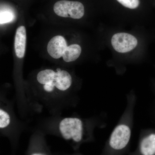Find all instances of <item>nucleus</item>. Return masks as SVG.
<instances>
[{
    "label": "nucleus",
    "instance_id": "9b49d317",
    "mask_svg": "<svg viewBox=\"0 0 155 155\" xmlns=\"http://www.w3.org/2000/svg\"><path fill=\"white\" fill-rule=\"evenodd\" d=\"M13 15L11 13L8 12H5L1 13V23H6L11 21L13 19Z\"/></svg>",
    "mask_w": 155,
    "mask_h": 155
},
{
    "label": "nucleus",
    "instance_id": "1a4fd4ad",
    "mask_svg": "<svg viewBox=\"0 0 155 155\" xmlns=\"http://www.w3.org/2000/svg\"><path fill=\"white\" fill-rule=\"evenodd\" d=\"M117 2L126 8L135 10L140 5V0H116Z\"/></svg>",
    "mask_w": 155,
    "mask_h": 155
},
{
    "label": "nucleus",
    "instance_id": "7ed1b4c3",
    "mask_svg": "<svg viewBox=\"0 0 155 155\" xmlns=\"http://www.w3.org/2000/svg\"><path fill=\"white\" fill-rule=\"evenodd\" d=\"M54 11L59 17L80 19L84 16V7L79 2L61 0L54 5Z\"/></svg>",
    "mask_w": 155,
    "mask_h": 155
},
{
    "label": "nucleus",
    "instance_id": "20e7f679",
    "mask_svg": "<svg viewBox=\"0 0 155 155\" xmlns=\"http://www.w3.org/2000/svg\"><path fill=\"white\" fill-rule=\"evenodd\" d=\"M137 40L130 34L120 32L115 34L111 39L114 49L120 53H125L134 49L137 46Z\"/></svg>",
    "mask_w": 155,
    "mask_h": 155
},
{
    "label": "nucleus",
    "instance_id": "f257e3e1",
    "mask_svg": "<svg viewBox=\"0 0 155 155\" xmlns=\"http://www.w3.org/2000/svg\"><path fill=\"white\" fill-rule=\"evenodd\" d=\"M37 80L43 85L44 90L47 92H52L56 88L64 91L69 89L72 85V78L70 74L60 69L57 72L51 69L40 71L37 75Z\"/></svg>",
    "mask_w": 155,
    "mask_h": 155
},
{
    "label": "nucleus",
    "instance_id": "0eeeda50",
    "mask_svg": "<svg viewBox=\"0 0 155 155\" xmlns=\"http://www.w3.org/2000/svg\"><path fill=\"white\" fill-rule=\"evenodd\" d=\"M26 31L24 26L17 28L14 41V48L17 58L22 59L24 57L26 47Z\"/></svg>",
    "mask_w": 155,
    "mask_h": 155
},
{
    "label": "nucleus",
    "instance_id": "39448f33",
    "mask_svg": "<svg viewBox=\"0 0 155 155\" xmlns=\"http://www.w3.org/2000/svg\"><path fill=\"white\" fill-rule=\"evenodd\" d=\"M67 47V41L64 37L56 35L50 40L47 49L48 53L52 58L59 59L63 57Z\"/></svg>",
    "mask_w": 155,
    "mask_h": 155
},
{
    "label": "nucleus",
    "instance_id": "9d476101",
    "mask_svg": "<svg viewBox=\"0 0 155 155\" xmlns=\"http://www.w3.org/2000/svg\"><path fill=\"white\" fill-rule=\"evenodd\" d=\"M11 122L10 115L2 109L0 110V128L1 129L8 127Z\"/></svg>",
    "mask_w": 155,
    "mask_h": 155
},
{
    "label": "nucleus",
    "instance_id": "f8f14e48",
    "mask_svg": "<svg viewBox=\"0 0 155 155\" xmlns=\"http://www.w3.org/2000/svg\"><path fill=\"white\" fill-rule=\"evenodd\" d=\"M31 155H43L41 154H40V153H34V154H33Z\"/></svg>",
    "mask_w": 155,
    "mask_h": 155
},
{
    "label": "nucleus",
    "instance_id": "423d86ee",
    "mask_svg": "<svg viewBox=\"0 0 155 155\" xmlns=\"http://www.w3.org/2000/svg\"><path fill=\"white\" fill-rule=\"evenodd\" d=\"M131 155H155V134L142 139L137 150Z\"/></svg>",
    "mask_w": 155,
    "mask_h": 155
},
{
    "label": "nucleus",
    "instance_id": "f03ea898",
    "mask_svg": "<svg viewBox=\"0 0 155 155\" xmlns=\"http://www.w3.org/2000/svg\"><path fill=\"white\" fill-rule=\"evenodd\" d=\"M59 130L63 138L78 143L83 137V125L80 119L77 118H66L60 122Z\"/></svg>",
    "mask_w": 155,
    "mask_h": 155
},
{
    "label": "nucleus",
    "instance_id": "6e6552de",
    "mask_svg": "<svg viewBox=\"0 0 155 155\" xmlns=\"http://www.w3.org/2000/svg\"><path fill=\"white\" fill-rule=\"evenodd\" d=\"M81 53V48L80 46L77 44H73L67 47L62 57L65 62H73L80 57Z\"/></svg>",
    "mask_w": 155,
    "mask_h": 155
}]
</instances>
